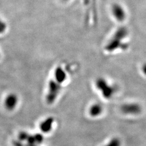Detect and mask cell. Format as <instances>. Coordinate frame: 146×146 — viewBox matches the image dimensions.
I'll return each mask as SVG.
<instances>
[{
    "label": "cell",
    "mask_w": 146,
    "mask_h": 146,
    "mask_svg": "<svg viewBox=\"0 0 146 146\" xmlns=\"http://www.w3.org/2000/svg\"><path fill=\"white\" fill-rule=\"evenodd\" d=\"M121 111L127 115H138L141 111V107L138 104H125L121 107Z\"/></svg>",
    "instance_id": "cell-3"
},
{
    "label": "cell",
    "mask_w": 146,
    "mask_h": 146,
    "mask_svg": "<svg viewBox=\"0 0 146 146\" xmlns=\"http://www.w3.org/2000/svg\"><path fill=\"white\" fill-rule=\"evenodd\" d=\"M124 45V44L121 43V40L112 38V39L106 45V49L108 52H112L119 48H123Z\"/></svg>",
    "instance_id": "cell-5"
},
{
    "label": "cell",
    "mask_w": 146,
    "mask_h": 146,
    "mask_svg": "<svg viewBox=\"0 0 146 146\" xmlns=\"http://www.w3.org/2000/svg\"><path fill=\"white\" fill-rule=\"evenodd\" d=\"M54 76L55 78H56V81L60 84H62L66 79V73L60 66H58L56 68V71H55Z\"/></svg>",
    "instance_id": "cell-6"
},
{
    "label": "cell",
    "mask_w": 146,
    "mask_h": 146,
    "mask_svg": "<svg viewBox=\"0 0 146 146\" xmlns=\"http://www.w3.org/2000/svg\"><path fill=\"white\" fill-rule=\"evenodd\" d=\"M143 71L144 74L146 75V63L144 64L143 66Z\"/></svg>",
    "instance_id": "cell-13"
},
{
    "label": "cell",
    "mask_w": 146,
    "mask_h": 146,
    "mask_svg": "<svg viewBox=\"0 0 146 146\" xmlns=\"http://www.w3.org/2000/svg\"><path fill=\"white\" fill-rule=\"evenodd\" d=\"M6 29V25L5 23L0 20V34L4 33Z\"/></svg>",
    "instance_id": "cell-12"
},
{
    "label": "cell",
    "mask_w": 146,
    "mask_h": 146,
    "mask_svg": "<svg viewBox=\"0 0 146 146\" xmlns=\"http://www.w3.org/2000/svg\"><path fill=\"white\" fill-rule=\"evenodd\" d=\"M18 104V98L14 94L8 95L5 99L4 105L5 107L9 110H12L14 109Z\"/></svg>",
    "instance_id": "cell-4"
},
{
    "label": "cell",
    "mask_w": 146,
    "mask_h": 146,
    "mask_svg": "<svg viewBox=\"0 0 146 146\" xmlns=\"http://www.w3.org/2000/svg\"><path fill=\"white\" fill-rule=\"evenodd\" d=\"M113 14L118 21H122L124 20L125 18V13L122 9L117 6L113 8Z\"/></svg>",
    "instance_id": "cell-9"
},
{
    "label": "cell",
    "mask_w": 146,
    "mask_h": 146,
    "mask_svg": "<svg viewBox=\"0 0 146 146\" xmlns=\"http://www.w3.org/2000/svg\"><path fill=\"white\" fill-rule=\"evenodd\" d=\"M61 88L60 84L57 82L51 80L48 85V92L46 95V101L48 104H51L54 102Z\"/></svg>",
    "instance_id": "cell-2"
},
{
    "label": "cell",
    "mask_w": 146,
    "mask_h": 146,
    "mask_svg": "<svg viewBox=\"0 0 146 146\" xmlns=\"http://www.w3.org/2000/svg\"><path fill=\"white\" fill-rule=\"evenodd\" d=\"M103 110L102 107L100 104H96L93 105L90 108V114L91 116L96 117L100 115Z\"/></svg>",
    "instance_id": "cell-8"
},
{
    "label": "cell",
    "mask_w": 146,
    "mask_h": 146,
    "mask_svg": "<svg viewBox=\"0 0 146 146\" xmlns=\"http://www.w3.org/2000/svg\"><path fill=\"white\" fill-rule=\"evenodd\" d=\"M54 122V118L53 117H48L46 119H45L40 125V129L43 132L47 133L49 132L52 129V124Z\"/></svg>",
    "instance_id": "cell-7"
},
{
    "label": "cell",
    "mask_w": 146,
    "mask_h": 146,
    "mask_svg": "<svg viewBox=\"0 0 146 146\" xmlns=\"http://www.w3.org/2000/svg\"><path fill=\"white\" fill-rule=\"evenodd\" d=\"M127 35V30L125 28H124V27H121V28L118 29V30L116 31L115 34H114L113 38H115L122 41V39H124L125 37Z\"/></svg>",
    "instance_id": "cell-10"
},
{
    "label": "cell",
    "mask_w": 146,
    "mask_h": 146,
    "mask_svg": "<svg viewBox=\"0 0 146 146\" xmlns=\"http://www.w3.org/2000/svg\"><path fill=\"white\" fill-rule=\"evenodd\" d=\"M96 86L100 91L103 96L106 99H110L115 93V88L110 85L103 78H99L96 81Z\"/></svg>",
    "instance_id": "cell-1"
},
{
    "label": "cell",
    "mask_w": 146,
    "mask_h": 146,
    "mask_svg": "<svg viewBox=\"0 0 146 146\" xmlns=\"http://www.w3.org/2000/svg\"><path fill=\"white\" fill-rule=\"evenodd\" d=\"M121 142L120 140L117 138H113L111 139L110 143L105 146H120Z\"/></svg>",
    "instance_id": "cell-11"
}]
</instances>
